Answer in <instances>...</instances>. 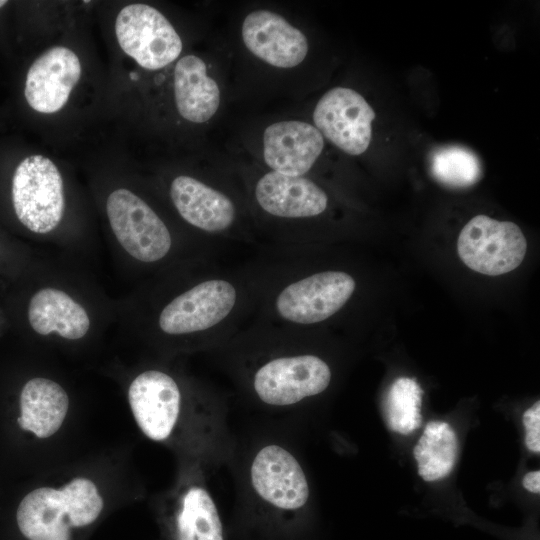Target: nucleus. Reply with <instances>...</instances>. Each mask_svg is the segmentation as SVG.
Listing matches in <instances>:
<instances>
[{
	"label": "nucleus",
	"instance_id": "24",
	"mask_svg": "<svg viewBox=\"0 0 540 540\" xmlns=\"http://www.w3.org/2000/svg\"><path fill=\"white\" fill-rule=\"evenodd\" d=\"M25 272L26 260L22 248L0 233V275L14 281Z\"/></svg>",
	"mask_w": 540,
	"mask_h": 540
},
{
	"label": "nucleus",
	"instance_id": "16",
	"mask_svg": "<svg viewBox=\"0 0 540 540\" xmlns=\"http://www.w3.org/2000/svg\"><path fill=\"white\" fill-rule=\"evenodd\" d=\"M324 140L318 129L302 121L269 125L263 134L265 163L277 173L302 176L320 156Z\"/></svg>",
	"mask_w": 540,
	"mask_h": 540
},
{
	"label": "nucleus",
	"instance_id": "12",
	"mask_svg": "<svg viewBox=\"0 0 540 540\" xmlns=\"http://www.w3.org/2000/svg\"><path fill=\"white\" fill-rule=\"evenodd\" d=\"M355 287V280L345 272H319L285 286L276 297L275 308L287 322L319 323L338 312Z\"/></svg>",
	"mask_w": 540,
	"mask_h": 540
},
{
	"label": "nucleus",
	"instance_id": "27",
	"mask_svg": "<svg viewBox=\"0 0 540 540\" xmlns=\"http://www.w3.org/2000/svg\"><path fill=\"white\" fill-rule=\"evenodd\" d=\"M4 320H5L4 311L0 307V328L4 325Z\"/></svg>",
	"mask_w": 540,
	"mask_h": 540
},
{
	"label": "nucleus",
	"instance_id": "10",
	"mask_svg": "<svg viewBox=\"0 0 540 540\" xmlns=\"http://www.w3.org/2000/svg\"><path fill=\"white\" fill-rule=\"evenodd\" d=\"M457 250L470 269L484 275L498 276L516 269L522 263L527 242L515 223L477 215L461 230Z\"/></svg>",
	"mask_w": 540,
	"mask_h": 540
},
{
	"label": "nucleus",
	"instance_id": "20",
	"mask_svg": "<svg viewBox=\"0 0 540 540\" xmlns=\"http://www.w3.org/2000/svg\"><path fill=\"white\" fill-rule=\"evenodd\" d=\"M174 97L179 114L187 121L204 123L214 116L220 105V90L201 58L185 55L177 61Z\"/></svg>",
	"mask_w": 540,
	"mask_h": 540
},
{
	"label": "nucleus",
	"instance_id": "6",
	"mask_svg": "<svg viewBox=\"0 0 540 540\" xmlns=\"http://www.w3.org/2000/svg\"><path fill=\"white\" fill-rule=\"evenodd\" d=\"M206 474L201 464L182 460L178 480L164 500L171 540H224L222 519Z\"/></svg>",
	"mask_w": 540,
	"mask_h": 540
},
{
	"label": "nucleus",
	"instance_id": "28",
	"mask_svg": "<svg viewBox=\"0 0 540 540\" xmlns=\"http://www.w3.org/2000/svg\"><path fill=\"white\" fill-rule=\"evenodd\" d=\"M8 1L0 0V9H2L4 6H6Z\"/></svg>",
	"mask_w": 540,
	"mask_h": 540
},
{
	"label": "nucleus",
	"instance_id": "14",
	"mask_svg": "<svg viewBox=\"0 0 540 540\" xmlns=\"http://www.w3.org/2000/svg\"><path fill=\"white\" fill-rule=\"evenodd\" d=\"M78 55L68 47L54 46L40 54L29 66L24 81V97L31 109L41 114L60 111L81 78Z\"/></svg>",
	"mask_w": 540,
	"mask_h": 540
},
{
	"label": "nucleus",
	"instance_id": "25",
	"mask_svg": "<svg viewBox=\"0 0 540 540\" xmlns=\"http://www.w3.org/2000/svg\"><path fill=\"white\" fill-rule=\"evenodd\" d=\"M523 424L525 427V444L527 448L534 452H540V402L537 401L523 414Z\"/></svg>",
	"mask_w": 540,
	"mask_h": 540
},
{
	"label": "nucleus",
	"instance_id": "1",
	"mask_svg": "<svg viewBox=\"0 0 540 540\" xmlns=\"http://www.w3.org/2000/svg\"><path fill=\"white\" fill-rule=\"evenodd\" d=\"M127 400L148 439L175 448L182 460L207 471L228 465L236 436L226 405L216 396L187 386L165 369L147 368L130 381Z\"/></svg>",
	"mask_w": 540,
	"mask_h": 540
},
{
	"label": "nucleus",
	"instance_id": "7",
	"mask_svg": "<svg viewBox=\"0 0 540 540\" xmlns=\"http://www.w3.org/2000/svg\"><path fill=\"white\" fill-rule=\"evenodd\" d=\"M110 229L122 250L135 261L151 264L172 250V235L158 214L140 196L117 188L106 199Z\"/></svg>",
	"mask_w": 540,
	"mask_h": 540
},
{
	"label": "nucleus",
	"instance_id": "13",
	"mask_svg": "<svg viewBox=\"0 0 540 540\" xmlns=\"http://www.w3.org/2000/svg\"><path fill=\"white\" fill-rule=\"evenodd\" d=\"M375 112L355 90L335 87L318 101L315 127L331 143L350 155H360L369 147Z\"/></svg>",
	"mask_w": 540,
	"mask_h": 540
},
{
	"label": "nucleus",
	"instance_id": "22",
	"mask_svg": "<svg viewBox=\"0 0 540 540\" xmlns=\"http://www.w3.org/2000/svg\"><path fill=\"white\" fill-rule=\"evenodd\" d=\"M423 390L414 378L399 377L389 387L385 399V416L394 432L407 435L422 423Z\"/></svg>",
	"mask_w": 540,
	"mask_h": 540
},
{
	"label": "nucleus",
	"instance_id": "3",
	"mask_svg": "<svg viewBox=\"0 0 540 540\" xmlns=\"http://www.w3.org/2000/svg\"><path fill=\"white\" fill-rule=\"evenodd\" d=\"M98 485L78 476L61 486H42L27 493L16 511V522L27 540H73L92 525L104 509Z\"/></svg>",
	"mask_w": 540,
	"mask_h": 540
},
{
	"label": "nucleus",
	"instance_id": "11",
	"mask_svg": "<svg viewBox=\"0 0 540 540\" xmlns=\"http://www.w3.org/2000/svg\"><path fill=\"white\" fill-rule=\"evenodd\" d=\"M237 290L224 279L204 280L173 297L160 310L157 326L170 337L206 332L234 309Z\"/></svg>",
	"mask_w": 540,
	"mask_h": 540
},
{
	"label": "nucleus",
	"instance_id": "23",
	"mask_svg": "<svg viewBox=\"0 0 540 540\" xmlns=\"http://www.w3.org/2000/svg\"><path fill=\"white\" fill-rule=\"evenodd\" d=\"M431 169L434 177L451 187H467L481 177L478 157L469 149L459 146L440 148L433 153Z\"/></svg>",
	"mask_w": 540,
	"mask_h": 540
},
{
	"label": "nucleus",
	"instance_id": "19",
	"mask_svg": "<svg viewBox=\"0 0 540 540\" xmlns=\"http://www.w3.org/2000/svg\"><path fill=\"white\" fill-rule=\"evenodd\" d=\"M18 425L38 439L56 434L64 424L69 411V395L57 381L34 376L22 385L19 397Z\"/></svg>",
	"mask_w": 540,
	"mask_h": 540
},
{
	"label": "nucleus",
	"instance_id": "8",
	"mask_svg": "<svg viewBox=\"0 0 540 540\" xmlns=\"http://www.w3.org/2000/svg\"><path fill=\"white\" fill-rule=\"evenodd\" d=\"M12 309L18 324L40 337L64 341L85 339L93 328L88 307L58 285H41L15 298Z\"/></svg>",
	"mask_w": 540,
	"mask_h": 540
},
{
	"label": "nucleus",
	"instance_id": "9",
	"mask_svg": "<svg viewBox=\"0 0 540 540\" xmlns=\"http://www.w3.org/2000/svg\"><path fill=\"white\" fill-rule=\"evenodd\" d=\"M122 51L147 70H158L176 60L182 41L169 20L156 8L134 3L123 7L115 21Z\"/></svg>",
	"mask_w": 540,
	"mask_h": 540
},
{
	"label": "nucleus",
	"instance_id": "21",
	"mask_svg": "<svg viewBox=\"0 0 540 540\" xmlns=\"http://www.w3.org/2000/svg\"><path fill=\"white\" fill-rule=\"evenodd\" d=\"M418 473L425 481H436L450 474L457 454V437L443 421L428 423L413 450Z\"/></svg>",
	"mask_w": 540,
	"mask_h": 540
},
{
	"label": "nucleus",
	"instance_id": "15",
	"mask_svg": "<svg viewBox=\"0 0 540 540\" xmlns=\"http://www.w3.org/2000/svg\"><path fill=\"white\" fill-rule=\"evenodd\" d=\"M247 49L259 59L278 68L299 65L308 53L306 36L281 15L267 10L249 13L242 24Z\"/></svg>",
	"mask_w": 540,
	"mask_h": 540
},
{
	"label": "nucleus",
	"instance_id": "5",
	"mask_svg": "<svg viewBox=\"0 0 540 540\" xmlns=\"http://www.w3.org/2000/svg\"><path fill=\"white\" fill-rule=\"evenodd\" d=\"M8 199L20 229L34 236L51 234L60 226L66 208L60 170L40 154L22 158L11 173Z\"/></svg>",
	"mask_w": 540,
	"mask_h": 540
},
{
	"label": "nucleus",
	"instance_id": "26",
	"mask_svg": "<svg viewBox=\"0 0 540 540\" xmlns=\"http://www.w3.org/2000/svg\"><path fill=\"white\" fill-rule=\"evenodd\" d=\"M522 483L526 490L538 494L540 492V472L532 471L526 473Z\"/></svg>",
	"mask_w": 540,
	"mask_h": 540
},
{
	"label": "nucleus",
	"instance_id": "4",
	"mask_svg": "<svg viewBox=\"0 0 540 540\" xmlns=\"http://www.w3.org/2000/svg\"><path fill=\"white\" fill-rule=\"evenodd\" d=\"M332 372L325 360L310 353H280L258 359L248 373V393L259 408L294 412L323 393Z\"/></svg>",
	"mask_w": 540,
	"mask_h": 540
},
{
	"label": "nucleus",
	"instance_id": "17",
	"mask_svg": "<svg viewBox=\"0 0 540 540\" xmlns=\"http://www.w3.org/2000/svg\"><path fill=\"white\" fill-rule=\"evenodd\" d=\"M255 197L264 211L282 218L317 216L328 204L326 193L313 181L274 171L259 179Z\"/></svg>",
	"mask_w": 540,
	"mask_h": 540
},
{
	"label": "nucleus",
	"instance_id": "2",
	"mask_svg": "<svg viewBox=\"0 0 540 540\" xmlns=\"http://www.w3.org/2000/svg\"><path fill=\"white\" fill-rule=\"evenodd\" d=\"M239 506L272 526L296 523L307 510L311 489L296 446L283 433L257 431L235 437L228 463Z\"/></svg>",
	"mask_w": 540,
	"mask_h": 540
},
{
	"label": "nucleus",
	"instance_id": "18",
	"mask_svg": "<svg viewBox=\"0 0 540 540\" xmlns=\"http://www.w3.org/2000/svg\"><path fill=\"white\" fill-rule=\"evenodd\" d=\"M170 197L179 215L190 225L209 233H220L233 224V202L222 192L191 176L175 177Z\"/></svg>",
	"mask_w": 540,
	"mask_h": 540
}]
</instances>
